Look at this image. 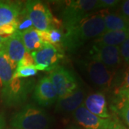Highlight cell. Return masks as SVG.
Instances as JSON below:
<instances>
[{"label": "cell", "mask_w": 129, "mask_h": 129, "mask_svg": "<svg viewBox=\"0 0 129 129\" xmlns=\"http://www.w3.org/2000/svg\"><path fill=\"white\" fill-rule=\"evenodd\" d=\"M86 69L88 76L93 84L104 89L111 87L115 75L113 70L107 68L105 64L94 60L88 62Z\"/></svg>", "instance_id": "cell-9"}, {"label": "cell", "mask_w": 129, "mask_h": 129, "mask_svg": "<svg viewBox=\"0 0 129 129\" xmlns=\"http://www.w3.org/2000/svg\"><path fill=\"white\" fill-rule=\"evenodd\" d=\"M14 65L5 51L0 50V88L6 86L13 78Z\"/></svg>", "instance_id": "cell-17"}, {"label": "cell", "mask_w": 129, "mask_h": 129, "mask_svg": "<svg viewBox=\"0 0 129 129\" xmlns=\"http://www.w3.org/2000/svg\"><path fill=\"white\" fill-rule=\"evenodd\" d=\"M119 12H120L119 14L129 22V0L122 2L119 9Z\"/></svg>", "instance_id": "cell-27"}, {"label": "cell", "mask_w": 129, "mask_h": 129, "mask_svg": "<svg viewBox=\"0 0 129 129\" xmlns=\"http://www.w3.org/2000/svg\"><path fill=\"white\" fill-rule=\"evenodd\" d=\"M10 129H14V128H10Z\"/></svg>", "instance_id": "cell-36"}, {"label": "cell", "mask_w": 129, "mask_h": 129, "mask_svg": "<svg viewBox=\"0 0 129 129\" xmlns=\"http://www.w3.org/2000/svg\"><path fill=\"white\" fill-rule=\"evenodd\" d=\"M128 38L126 31H106L97 37L95 44L119 47Z\"/></svg>", "instance_id": "cell-18"}, {"label": "cell", "mask_w": 129, "mask_h": 129, "mask_svg": "<svg viewBox=\"0 0 129 129\" xmlns=\"http://www.w3.org/2000/svg\"><path fill=\"white\" fill-rule=\"evenodd\" d=\"M37 73H38V70L35 68V65L32 67L16 68L14 72L13 78L26 79L36 75Z\"/></svg>", "instance_id": "cell-23"}, {"label": "cell", "mask_w": 129, "mask_h": 129, "mask_svg": "<svg viewBox=\"0 0 129 129\" xmlns=\"http://www.w3.org/2000/svg\"><path fill=\"white\" fill-rule=\"evenodd\" d=\"M90 54L92 60L101 62L111 70L116 68L121 63L118 46L94 44Z\"/></svg>", "instance_id": "cell-8"}, {"label": "cell", "mask_w": 129, "mask_h": 129, "mask_svg": "<svg viewBox=\"0 0 129 129\" xmlns=\"http://www.w3.org/2000/svg\"><path fill=\"white\" fill-rule=\"evenodd\" d=\"M24 7L19 2L0 1V27L14 22Z\"/></svg>", "instance_id": "cell-15"}, {"label": "cell", "mask_w": 129, "mask_h": 129, "mask_svg": "<svg viewBox=\"0 0 129 129\" xmlns=\"http://www.w3.org/2000/svg\"><path fill=\"white\" fill-rule=\"evenodd\" d=\"M67 129H80V128H79L76 127V126H75V125H70V126H69V127H68Z\"/></svg>", "instance_id": "cell-33"}, {"label": "cell", "mask_w": 129, "mask_h": 129, "mask_svg": "<svg viewBox=\"0 0 129 129\" xmlns=\"http://www.w3.org/2000/svg\"><path fill=\"white\" fill-rule=\"evenodd\" d=\"M106 32L103 12L92 14L66 30L62 46L68 51H75L88 40L99 37Z\"/></svg>", "instance_id": "cell-1"}, {"label": "cell", "mask_w": 129, "mask_h": 129, "mask_svg": "<svg viewBox=\"0 0 129 129\" xmlns=\"http://www.w3.org/2000/svg\"><path fill=\"white\" fill-rule=\"evenodd\" d=\"M0 50L5 51L12 64L17 68V63L26 52L21 32L17 31L12 36L2 42V46Z\"/></svg>", "instance_id": "cell-12"}, {"label": "cell", "mask_w": 129, "mask_h": 129, "mask_svg": "<svg viewBox=\"0 0 129 129\" xmlns=\"http://www.w3.org/2000/svg\"><path fill=\"white\" fill-rule=\"evenodd\" d=\"M122 89H129V66L125 70L120 88H118V90H122Z\"/></svg>", "instance_id": "cell-29"}, {"label": "cell", "mask_w": 129, "mask_h": 129, "mask_svg": "<svg viewBox=\"0 0 129 129\" xmlns=\"http://www.w3.org/2000/svg\"><path fill=\"white\" fill-rule=\"evenodd\" d=\"M85 97V90L83 88L78 86L73 92L66 96L58 98L55 106L56 112L70 113L74 112L83 104Z\"/></svg>", "instance_id": "cell-13"}, {"label": "cell", "mask_w": 129, "mask_h": 129, "mask_svg": "<svg viewBox=\"0 0 129 129\" xmlns=\"http://www.w3.org/2000/svg\"><path fill=\"white\" fill-rule=\"evenodd\" d=\"M100 9L99 1L96 0H73L64 2L62 9V22L66 30L73 27L83 19L94 14Z\"/></svg>", "instance_id": "cell-3"}, {"label": "cell", "mask_w": 129, "mask_h": 129, "mask_svg": "<svg viewBox=\"0 0 129 129\" xmlns=\"http://www.w3.org/2000/svg\"><path fill=\"white\" fill-rule=\"evenodd\" d=\"M108 129H127L123 124H121V123L119 122L118 120L114 119V120H111L110 122V124Z\"/></svg>", "instance_id": "cell-30"}, {"label": "cell", "mask_w": 129, "mask_h": 129, "mask_svg": "<svg viewBox=\"0 0 129 129\" xmlns=\"http://www.w3.org/2000/svg\"><path fill=\"white\" fill-rule=\"evenodd\" d=\"M5 125H6V122H5V116L2 113H0V129H5Z\"/></svg>", "instance_id": "cell-32"}, {"label": "cell", "mask_w": 129, "mask_h": 129, "mask_svg": "<svg viewBox=\"0 0 129 129\" xmlns=\"http://www.w3.org/2000/svg\"><path fill=\"white\" fill-rule=\"evenodd\" d=\"M117 0H99L100 9H110L115 7L120 3Z\"/></svg>", "instance_id": "cell-28"}, {"label": "cell", "mask_w": 129, "mask_h": 129, "mask_svg": "<svg viewBox=\"0 0 129 129\" xmlns=\"http://www.w3.org/2000/svg\"><path fill=\"white\" fill-rule=\"evenodd\" d=\"M15 20L17 24V31L21 32V33L25 32L27 29L32 27V22H31L30 19L29 18L24 7L22 10V12L19 13L18 17Z\"/></svg>", "instance_id": "cell-21"}, {"label": "cell", "mask_w": 129, "mask_h": 129, "mask_svg": "<svg viewBox=\"0 0 129 129\" xmlns=\"http://www.w3.org/2000/svg\"><path fill=\"white\" fill-rule=\"evenodd\" d=\"M53 119L41 108L27 104L12 115L10 125L14 129H49Z\"/></svg>", "instance_id": "cell-2"}, {"label": "cell", "mask_w": 129, "mask_h": 129, "mask_svg": "<svg viewBox=\"0 0 129 129\" xmlns=\"http://www.w3.org/2000/svg\"><path fill=\"white\" fill-rule=\"evenodd\" d=\"M35 63L30 52L27 51L25 52L24 55L21 60L17 63V68H25V67H32L35 66Z\"/></svg>", "instance_id": "cell-25"}, {"label": "cell", "mask_w": 129, "mask_h": 129, "mask_svg": "<svg viewBox=\"0 0 129 129\" xmlns=\"http://www.w3.org/2000/svg\"><path fill=\"white\" fill-rule=\"evenodd\" d=\"M2 40L0 38V48L2 47Z\"/></svg>", "instance_id": "cell-35"}, {"label": "cell", "mask_w": 129, "mask_h": 129, "mask_svg": "<svg viewBox=\"0 0 129 129\" xmlns=\"http://www.w3.org/2000/svg\"><path fill=\"white\" fill-rule=\"evenodd\" d=\"M106 27V31H126L129 22L121 15L108 12L107 10L102 11Z\"/></svg>", "instance_id": "cell-16"}, {"label": "cell", "mask_w": 129, "mask_h": 129, "mask_svg": "<svg viewBox=\"0 0 129 129\" xmlns=\"http://www.w3.org/2000/svg\"><path fill=\"white\" fill-rule=\"evenodd\" d=\"M37 70L52 71L58 66V62L63 57L59 50L50 45H44L40 49L31 52Z\"/></svg>", "instance_id": "cell-7"}, {"label": "cell", "mask_w": 129, "mask_h": 129, "mask_svg": "<svg viewBox=\"0 0 129 129\" xmlns=\"http://www.w3.org/2000/svg\"><path fill=\"white\" fill-rule=\"evenodd\" d=\"M35 86L33 79L13 78L6 86L1 88V98L7 107L23 104Z\"/></svg>", "instance_id": "cell-4"}, {"label": "cell", "mask_w": 129, "mask_h": 129, "mask_svg": "<svg viewBox=\"0 0 129 129\" xmlns=\"http://www.w3.org/2000/svg\"><path fill=\"white\" fill-rule=\"evenodd\" d=\"M32 98L38 105L47 107L55 103L57 98V92L48 76L42 78L35 86Z\"/></svg>", "instance_id": "cell-10"}, {"label": "cell", "mask_w": 129, "mask_h": 129, "mask_svg": "<svg viewBox=\"0 0 129 129\" xmlns=\"http://www.w3.org/2000/svg\"><path fill=\"white\" fill-rule=\"evenodd\" d=\"M21 35L26 51L29 52L30 51L33 52L37 50L44 45L38 35L37 29L34 27L30 28L27 31L21 33Z\"/></svg>", "instance_id": "cell-19"}, {"label": "cell", "mask_w": 129, "mask_h": 129, "mask_svg": "<svg viewBox=\"0 0 129 129\" xmlns=\"http://www.w3.org/2000/svg\"><path fill=\"white\" fill-rule=\"evenodd\" d=\"M118 96L122 97L125 98L129 101V89H122L118 90Z\"/></svg>", "instance_id": "cell-31"}, {"label": "cell", "mask_w": 129, "mask_h": 129, "mask_svg": "<svg viewBox=\"0 0 129 129\" xmlns=\"http://www.w3.org/2000/svg\"><path fill=\"white\" fill-rule=\"evenodd\" d=\"M24 8L36 29L46 31L52 28L53 16L45 3L38 0L27 1Z\"/></svg>", "instance_id": "cell-5"}, {"label": "cell", "mask_w": 129, "mask_h": 129, "mask_svg": "<svg viewBox=\"0 0 129 129\" xmlns=\"http://www.w3.org/2000/svg\"><path fill=\"white\" fill-rule=\"evenodd\" d=\"M17 30V24L16 20L14 22L2 25L0 27V38L2 41H5L12 36Z\"/></svg>", "instance_id": "cell-24"}, {"label": "cell", "mask_w": 129, "mask_h": 129, "mask_svg": "<svg viewBox=\"0 0 129 129\" xmlns=\"http://www.w3.org/2000/svg\"><path fill=\"white\" fill-rule=\"evenodd\" d=\"M120 97V96H119ZM120 115L125 123L129 127V101L125 98L120 97V101L115 106L112 107Z\"/></svg>", "instance_id": "cell-20"}, {"label": "cell", "mask_w": 129, "mask_h": 129, "mask_svg": "<svg viewBox=\"0 0 129 129\" xmlns=\"http://www.w3.org/2000/svg\"><path fill=\"white\" fill-rule=\"evenodd\" d=\"M55 88L58 98L66 96L78 88V83L74 74L62 66H57L49 75Z\"/></svg>", "instance_id": "cell-6"}, {"label": "cell", "mask_w": 129, "mask_h": 129, "mask_svg": "<svg viewBox=\"0 0 129 129\" xmlns=\"http://www.w3.org/2000/svg\"><path fill=\"white\" fill-rule=\"evenodd\" d=\"M76 122L83 129H108L111 118H102L92 114L83 103L73 112Z\"/></svg>", "instance_id": "cell-11"}, {"label": "cell", "mask_w": 129, "mask_h": 129, "mask_svg": "<svg viewBox=\"0 0 129 129\" xmlns=\"http://www.w3.org/2000/svg\"><path fill=\"white\" fill-rule=\"evenodd\" d=\"M48 32H49L50 45L55 47L58 50L60 47L62 46V40H63L64 35L60 29L55 28H52L49 29Z\"/></svg>", "instance_id": "cell-22"}, {"label": "cell", "mask_w": 129, "mask_h": 129, "mask_svg": "<svg viewBox=\"0 0 129 129\" xmlns=\"http://www.w3.org/2000/svg\"><path fill=\"white\" fill-rule=\"evenodd\" d=\"M83 105L92 114L102 118H110L105 95L98 92L89 95L84 101Z\"/></svg>", "instance_id": "cell-14"}, {"label": "cell", "mask_w": 129, "mask_h": 129, "mask_svg": "<svg viewBox=\"0 0 129 129\" xmlns=\"http://www.w3.org/2000/svg\"><path fill=\"white\" fill-rule=\"evenodd\" d=\"M126 32H127V34H128V38H129V25H128V27L127 30H126Z\"/></svg>", "instance_id": "cell-34"}, {"label": "cell", "mask_w": 129, "mask_h": 129, "mask_svg": "<svg viewBox=\"0 0 129 129\" xmlns=\"http://www.w3.org/2000/svg\"><path fill=\"white\" fill-rule=\"evenodd\" d=\"M119 50L121 59L124 60L125 63L129 64V38L119 46Z\"/></svg>", "instance_id": "cell-26"}]
</instances>
